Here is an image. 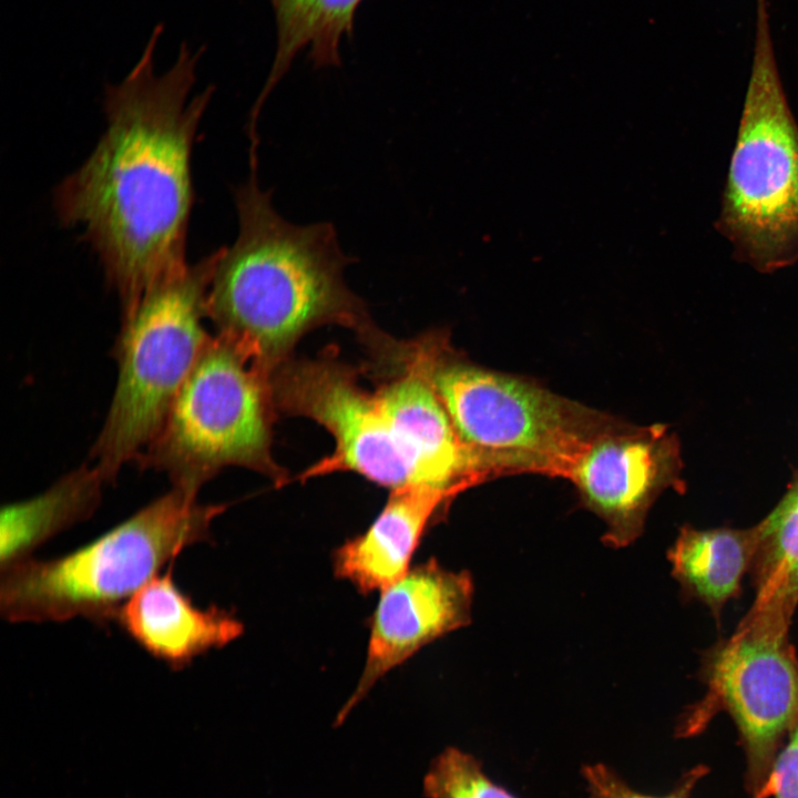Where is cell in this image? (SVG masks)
Returning a JSON list of instances; mask_svg holds the SVG:
<instances>
[{
    "mask_svg": "<svg viewBox=\"0 0 798 798\" xmlns=\"http://www.w3.org/2000/svg\"><path fill=\"white\" fill-rule=\"evenodd\" d=\"M163 24L119 83H108L105 130L84 163L54 190L65 226H79L116 291L122 319L154 286L184 270L194 192L191 157L214 86L188 100L206 47L182 42L155 72Z\"/></svg>",
    "mask_w": 798,
    "mask_h": 798,
    "instance_id": "1",
    "label": "cell"
},
{
    "mask_svg": "<svg viewBox=\"0 0 798 798\" xmlns=\"http://www.w3.org/2000/svg\"><path fill=\"white\" fill-rule=\"evenodd\" d=\"M236 188L238 233L216 250L206 316L217 334L243 349L269 378L310 329L338 324L374 340L364 301L344 272V253L331 223L297 225L273 206L258 181V164Z\"/></svg>",
    "mask_w": 798,
    "mask_h": 798,
    "instance_id": "2",
    "label": "cell"
},
{
    "mask_svg": "<svg viewBox=\"0 0 798 798\" xmlns=\"http://www.w3.org/2000/svg\"><path fill=\"white\" fill-rule=\"evenodd\" d=\"M393 359L433 388L483 479L539 472L566 478L617 420L521 377L470 362L443 335L398 342Z\"/></svg>",
    "mask_w": 798,
    "mask_h": 798,
    "instance_id": "3",
    "label": "cell"
},
{
    "mask_svg": "<svg viewBox=\"0 0 798 798\" xmlns=\"http://www.w3.org/2000/svg\"><path fill=\"white\" fill-rule=\"evenodd\" d=\"M224 505L172 487L80 549L1 570L0 612L14 623L115 620L121 606L184 549L209 538Z\"/></svg>",
    "mask_w": 798,
    "mask_h": 798,
    "instance_id": "4",
    "label": "cell"
},
{
    "mask_svg": "<svg viewBox=\"0 0 798 798\" xmlns=\"http://www.w3.org/2000/svg\"><path fill=\"white\" fill-rule=\"evenodd\" d=\"M715 225L735 258L760 273L798 260V123L777 68L767 0H756L751 72Z\"/></svg>",
    "mask_w": 798,
    "mask_h": 798,
    "instance_id": "5",
    "label": "cell"
},
{
    "mask_svg": "<svg viewBox=\"0 0 798 798\" xmlns=\"http://www.w3.org/2000/svg\"><path fill=\"white\" fill-rule=\"evenodd\" d=\"M216 250L154 286L122 319L114 346L119 377L103 427L91 450L113 482L137 461L167 413L211 336L204 328Z\"/></svg>",
    "mask_w": 798,
    "mask_h": 798,
    "instance_id": "6",
    "label": "cell"
},
{
    "mask_svg": "<svg viewBox=\"0 0 798 798\" xmlns=\"http://www.w3.org/2000/svg\"><path fill=\"white\" fill-rule=\"evenodd\" d=\"M270 378L229 339L211 336L157 436L137 459L198 492L223 469L243 467L277 484L287 477L272 457Z\"/></svg>",
    "mask_w": 798,
    "mask_h": 798,
    "instance_id": "7",
    "label": "cell"
},
{
    "mask_svg": "<svg viewBox=\"0 0 798 798\" xmlns=\"http://www.w3.org/2000/svg\"><path fill=\"white\" fill-rule=\"evenodd\" d=\"M788 632V626L746 614L729 637L703 656L706 693L677 727L678 736H694L725 712L745 753L746 789L758 798L798 720V656Z\"/></svg>",
    "mask_w": 798,
    "mask_h": 798,
    "instance_id": "8",
    "label": "cell"
},
{
    "mask_svg": "<svg viewBox=\"0 0 798 798\" xmlns=\"http://www.w3.org/2000/svg\"><path fill=\"white\" fill-rule=\"evenodd\" d=\"M269 383L275 411L313 419L335 440L332 453L300 479L351 471L390 491L419 485L375 392L361 388L356 370L337 356L289 358L275 369Z\"/></svg>",
    "mask_w": 798,
    "mask_h": 798,
    "instance_id": "9",
    "label": "cell"
},
{
    "mask_svg": "<svg viewBox=\"0 0 798 798\" xmlns=\"http://www.w3.org/2000/svg\"><path fill=\"white\" fill-rule=\"evenodd\" d=\"M682 473L681 443L667 426L617 421L587 443L566 479L605 522L604 542L622 548L640 536L649 508L665 490L685 488Z\"/></svg>",
    "mask_w": 798,
    "mask_h": 798,
    "instance_id": "10",
    "label": "cell"
},
{
    "mask_svg": "<svg viewBox=\"0 0 798 798\" xmlns=\"http://www.w3.org/2000/svg\"><path fill=\"white\" fill-rule=\"evenodd\" d=\"M473 583L464 571L442 567L437 560L410 569L380 592L365 667L341 722L370 688L430 642L470 622Z\"/></svg>",
    "mask_w": 798,
    "mask_h": 798,
    "instance_id": "11",
    "label": "cell"
},
{
    "mask_svg": "<svg viewBox=\"0 0 798 798\" xmlns=\"http://www.w3.org/2000/svg\"><path fill=\"white\" fill-rule=\"evenodd\" d=\"M390 366L398 374L375 395L418 484L458 494L483 480L431 385L409 366Z\"/></svg>",
    "mask_w": 798,
    "mask_h": 798,
    "instance_id": "12",
    "label": "cell"
},
{
    "mask_svg": "<svg viewBox=\"0 0 798 798\" xmlns=\"http://www.w3.org/2000/svg\"><path fill=\"white\" fill-rule=\"evenodd\" d=\"M115 620L144 651L175 669L228 645L244 632L232 613L214 605L197 606L174 582L171 569L136 591Z\"/></svg>",
    "mask_w": 798,
    "mask_h": 798,
    "instance_id": "13",
    "label": "cell"
},
{
    "mask_svg": "<svg viewBox=\"0 0 798 798\" xmlns=\"http://www.w3.org/2000/svg\"><path fill=\"white\" fill-rule=\"evenodd\" d=\"M456 495L417 484L391 490L370 526L336 551L337 576L364 593L381 592L401 579L428 524Z\"/></svg>",
    "mask_w": 798,
    "mask_h": 798,
    "instance_id": "14",
    "label": "cell"
},
{
    "mask_svg": "<svg viewBox=\"0 0 798 798\" xmlns=\"http://www.w3.org/2000/svg\"><path fill=\"white\" fill-rule=\"evenodd\" d=\"M362 1L269 0L275 18L276 48L269 73L250 112V126H257L263 105L301 51L307 50L315 69L341 65V42L352 38Z\"/></svg>",
    "mask_w": 798,
    "mask_h": 798,
    "instance_id": "15",
    "label": "cell"
},
{
    "mask_svg": "<svg viewBox=\"0 0 798 798\" xmlns=\"http://www.w3.org/2000/svg\"><path fill=\"white\" fill-rule=\"evenodd\" d=\"M106 483L94 464H82L42 493L4 505L0 521L1 570L32 557L41 544L90 518Z\"/></svg>",
    "mask_w": 798,
    "mask_h": 798,
    "instance_id": "16",
    "label": "cell"
},
{
    "mask_svg": "<svg viewBox=\"0 0 798 798\" xmlns=\"http://www.w3.org/2000/svg\"><path fill=\"white\" fill-rule=\"evenodd\" d=\"M757 543V526L681 529L668 551L672 574L685 595L703 603L716 620L740 591Z\"/></svg>",
    "mask_w": 798,
    "mask_h": 798,
    "instance_id": "17",
    "label": "cell"
},
{
    "mask_svg": "<svg viewBox=\"0 0 798 798\" xmlns=\"http://www.w3.org/2000/svg\"><path fill=\"white\" fill-rule=\"evenodd\" d=\"M757 526L749 614L789 626L798 605V477Z\"/></svg>",
    "mask_w": 798,
    "mask_h": 798,
    "instance_id": "18",
    "label": "cell"
},
{
    "mask_svg": "<svg viewBox=\"0 0 798 798\" xmlns=\"http://www.w3.org/2000/svg\"><path fill=\"white\" fill-rule=\"evenodd\" d=\"M427 798H518L494 782L472 754L447 747L431 763L423 778Z\"/></svg>",
    "mask_w": 798,
    "mask_h": 798,
    "instance_id": "19",
    "label": "cell"
},
{
    "mask_svg": "<svg viewBox=\"0 0 798 798\" xmlns=\"http://www.w3.org/2000/svg\"><path fill=\"white\" fill-rule=\"evenodd\" d=\"M708 773V768L698 765L686 771L665 795L643 794L631 787L612 767L603 764H585L581 775L586 785L585 798H690L699 779Z\"/></svg>",
    "mask_w": 798,
    "mask_h": 798,
    "instance_id": "20",
    "label": "cell"
},
{
    "mask_svg": "<svg viewBox=\"0 0 798 798\" xmlns=\"http://www.w3.org/2000/svg\"><path fill=\"white\" fill-rule=\"evenodd\" d=\"M798 798V720L779 748L763 797Z\"/></svg>",
    "mask_w": 798,
    "mask_h": 798,
    "instance_id": "21",
    "label": "cell"
}]
</instances>
